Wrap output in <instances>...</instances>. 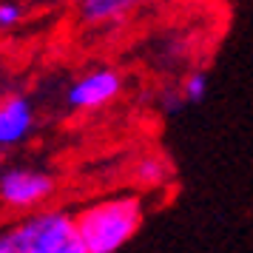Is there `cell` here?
<instances>
[{"label": "cell", "mask_w": 253, "mask_h": 253, "mask_svg": "<svg viewBox=\"0 0 253 253\" xmlns=\"http://www.w3.org/2000/svg\"><path fill=\"white\" fill-rule=\"evenodd\" d=\"M123 91V77L117 69H91L69 85V100L71 108L77 111H94V108H105L111 105Z\"/></svg>", "instance_id": "277c9868"}, {"label": "cell", "mask_w": 253, "mask_h": 253, "mask_svg": "<svg viewBox=\"0 0 253 253\" xmlns=\"http://www.w3.org/2000/svg\"><path fill=\"white\" fill-rule=\"evenodd\" d=\"M142 216V199L137 194H120L83 208L74 216V228L85 253H117L134 239Z\"/></svg>", "instance_id": "6da1fadb"}, {"label": "cell", "mask_w": 253, "mask_h": 253, "mask_svg": "<svg viewBox=\"0 0 253 253\" xmlns=\"http://www.w3.org/2000/svg\"><path fill=\"white\" fill-rule=\"evenodd\" d=\"M208 94V77L202 71H194V74H188L182 83V97L185 103H202Z\"/></svg>", "instance_id": "ba28073f"}, {"label": "cell", "mask_w": 253, "mask_h": 253, "mask_svg": "<svg viewBox=\"0 0 253 253\" xmlns=\"http://www.w3.org/2000/svg\"><path fill=\"white\" fill-rule=\"evenodd\" d=\"M139 3L142 0H80V17L88 26H108L131 14Z\"/></svg>", "instance_id": "8992f818"}, {"label": "cell", "mask_w": 253, "mask_h": 253, "mask_svg": "<svg viewBox=\"0 0 253 253\" xmlns=\"http://www.w3.org/2000/svg\"><path fill=\"white\" fill-rule=\"evenodd\" d=\"M35 131V108L23 94L0 100V151L20 145Z\"/></svg>", "instance_id": "5b68a950"}, {"label": "cell", "mask_w": 253, "mask_h": 253, "mask_svg": "<svg viewBox=\"0 0 253 253\" xmlns=\"http://www.w3.org/2000/svg\"><path fill=\"white\" fill-rule=\"evenodd\" d=\"M23 20V6L20 3H14V0H0V29H14V26H20Z\"/></svg>", "instance_id": "9c48e42d"}, {"label": "cell", "mask_w": 253, "mask_h": 253, "mask_svg": "<svg viewBox=\"0 0 253 253\" xmlns=\"http://www.w3.org/2000/svg\"><path fill=\"white\" fill-rule=\"evenodd\" d=\"M0 173H3V162H0Z\"/></svg>", "instance_id": "30bf717a"}, {"label": "cell", "mask_w": 253, "mask_h": 253, "mask_svg": "<svg viewBox=\"0 0 253 253\" xmlns=\"http://www.w3.org/2000/svg\"><path fill=\"white\" fill-rule=\"evenodd\" d=\"M54 194V179L46 171L9 168L0 173V202L14 211H32Z\"/></svg>", "instance_id": "3957f363"}, {"label": "cell", "mask_w": 253, "mask_h": 253, "mask_svg": "<svg viewBox=\"0 0 253 253\" xmlns=\"http://www.w3.org/2000/svg\"><path fill=\"white\" fill-rule=\"evenodd\" d=\"M134 176H137L142 185H162L168 179V162L151 154V157H142V160L134 165Z\"/></svg>", "instance_id": "52a82bcc"}, {"label": "cell", "mask_w": 253, "mask_h": 253, "mask_svg": "<svg viewBox=\"0 0 253 253\" xmlns=\"http://www.w3.org/2000/svg\"><path fill=\"white\" fill-rule=\"evenodd\" d=\"M0 253H85V248L69 211L48 208L0 230Z\"/></svg>", "instance_id": "7a4b0ae2"}]
</instances>
